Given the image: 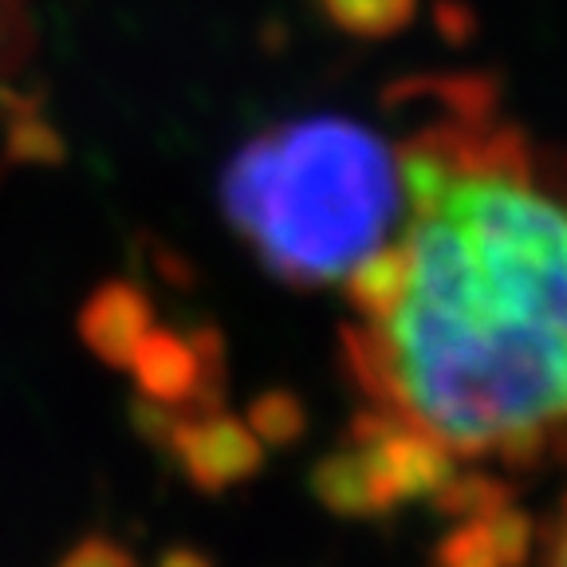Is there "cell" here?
Masks as SVG:
<instances>
[{
	"instance_id": "obj_1",
	"label": "cell",
	"mask_w": 567,
	"mask_h": 567,
	"mask_svg": "<svg viewBox=\"0 0 567 567\" xmlns=\"http://www.w3.org/2000/svg\"><path fill=\"white\" fill-rule=\"evenodd\" d=\"M399 158L351 118H303L248 138L221 174V209L288 288H323L386 240Z\"/></svg>"
},
{
	"instance_id": "obj_2",
	"label": "cell",
	"mask_w": 567,
	"mask_h": 567,
	"mask_svg": "<svg viewBox=\"0 0 567 567\" xmlns=\"http://www.w3.org/2000/svg\"><path fill=\"white\" fill-rule=\"evenodd\" d=\"M379 336L390 410L450 453L473 457L513 430L567 422V343L548 331L485 308L442 311L406 296Z\"/></svg>"
},
{
	"instance_id": "obj_3",
	"label": "cell",
	"mask_w": 567,
	"mask_h": 567,
	"mask_svg": "<svg viewBox=\"0 0 567 567\" xmlns=\"http://www.w3.org/2000/svg\"><path fill=\"white\" fill-rule=\"evenodd\" d=\"M367 488L379 516L394 513L402 501H430L453 477V453L422 425L399 422L382 442L359 450Z\"/></svg>"
},
{
	"instance_id": "obj_4",
	"label": "cell",
	"mask_w": 567,
	"mask_h": 567,
	"mask_svg": "<svg viewBox=\"0 0 567 567\" xmlns=\"http://www.w3.org/2000/svg\"><path fill=\"white\" fill-rule=\"evenodd\" d=\"M169 453L182 461V473L202 493H225L240 481L257 477L265 465V445L240 417L225 414H182Z\"/></svg>"
},
{
	"instance_id": "obj_5",
	"label": "cell",
	"mask_w": 567,
	"mask_h": 567,
	"mask_svg": "<svg viewBox=\"0 0 567 567\" xmlns=\"http://www.w3.org/2000/svg\"><path fill=\"white\" fill-rule=\"evenodd\" d=\"M154 328V303L138 284H103L80 311V336L106 367H131L134 347Z\"/></svg>"
},
{
	"instance_id": "obj_6",
	"label": "cell",
	"mask_w": 567,
	"mask_h": 567,
	"mask_svg": "<svg viewBox=\"0 0 567 567\" xmlns=\"http://www.w3.org/2000/svg\"><path fill=\"white\" fill-rule=\"evenodd\" d=\"M131 371L138 382V394L162 406L186 410L202 386V359L194 343L182 331L151 328L131 354Z\"/></svg>"
},
{
	"instance_id": "obj_7",
	"label": "cell",
	"mask_w": 567,
	"mask_h": 567,
	"mask_svg": "<svg viewBox=\"0 0 567 567\" xmlns=\"http://www.w3.org/2000/svg\"><path fill=\"white\" fill-rule=\"evenodd\" d=\"M347 303H351L367 323L382 328L394 311L406 303L410 296V248L402 245H379L374 252H367L351 272L343 276Z\"/></svg>"
},
{
	"instance_id": "obj_8",
	"label": "cell",
	"mask_w": 567,
	"mask_h": 567,
	"mask_svg": "<svg viewBox=\"0 0 567 567\" xmlns=\"http://www.w3.org/2000/svg\"><path fill=\"white\" fill-rule=\"evenodd\" d=\"M311 493L323 508H331L336 516H351V520H374L379 508L371 501L367 488L363 457L359 450L328 453L323 461H316L311 470Z\"/></svg>"
},
{
	"instance_id": "obj_9",
	"label": "cell",
	"mask_w": 567,
	"mask_h": 567,
	"mask_svg": "<svg viewBox=\"0 0 567 567\" xmlns=\"http://www.w3.org/2000/svg\"><path fill=\"white\" fill-rule=\"evenodd\" d=\"M328 24L359 40H386L414 20L417 0H316Z\"/></svg>"
},
{
	"instance_id": "obj_10",
	"label": "cell",
	"mask_w": 567,
	"mask_h": 567,
	"mask_svg": "<svg viewBox=\"0 0 567 567\" xmlns=\"http://www.w3.org/2000/svg\"><path fill=\"white\" fill-rule=\"evenodd\" d=\"M434 513L453 516V520H493L501 508L513 505V488L488 473H453L434 496Z\"/></svg>"
},
{
	"instance_id": "obj_11",
	"label": "cell",
	"mask_w": 567,
	"mask_h": 567,
	"mask_svg": "<svg viewBox=\"0 0 567 567\" xmlns=\"http://www.w3.org/2000/svg\"><path fill=\"white\" fill-rule=\"evenodd\" d=\"M245 425L257 434L260 445H276V450H288L303 437L308 430V410L296 399L292 390H265L260 399L248 402Z\"/></svg>"
},
{
	"instance_id": "obj_12",
	"label": "cell",
	"mask_w": 567,
	"mask_h": 567,
	"mask_svg": "<svg viewBox=\"0 0 567 567\" xmlns=\"http://www.w3.org/2000/svg\"><path fill=\"white\" fill-rule=\"evenodd\" d=\"M28 52H32L28 0H0V95H9V83L24 68Z\"/></svg>"
},
{
	"instance_id": "obj_13",
	"label": "cell",
	"mask_w": 567,
	"mask_h": 567,
	"mask_svg": "<svg viewBox=\"0 0 567 567\" xmlns=\"http://www.w3.org/2000/svg\"><path fill=\"white\" fill-rule=\"evenodd\" d=\"M437 567H501L488 536V520H461L434 548Z\"/></svg>"
},
{
	"instance_id": "obj_14",
	"label": "cell",
	"mask_w": 567,
	"mask_h": 567,
	"mask_svg": "<svg viewBox=\"0 0 567 567\" xmlns=\"http://www.w3.org/2000/svg\"><path fill=\"white\" fill-rule=\"evenodd\" d=\"M488 536H493L501 567H524L532 556V540H536V524L524 508L508 505L488 520Z\"/></svg>"
},
{
	"instance_id": "obj_15",
	"label": "cell",
	"mask_w": 567,
	"mask_h": 567,
	"mask_svg": "<svg viewBox=\"0 0 567 567\" xmlns=\"http://www.w3.org/2000/svg\"><path fill=\"white\" fill-rule=\"evenodd\" d=\"M548 450H551V430H544V425H532V430H513V434H505L501 442L493 445L496 457L505 461L508 470H516V473L536 470Z\"/></svg>"
},
{
	"instance_id": "obj_16",
	"label": "cell",
	"mask_w": 567,
	"mask_h": 567,
	"mask_svg": "<svg viewBox=\"0 0 567 567\" xmlns=\"http://www.w3.org/2000/svg\"><path fill=\"white\" fill-rule=\"evenodd\" d=\"M177 422H182V410L162 406V402L142 399V394L131 402V425H134V434H138L142 442L158 445V450H169V437H174Z\"/></svg>"
},
{
	"instance_id": "obj_17",
	"label": "cell",
	"mask_w": 567,
	"mask_h": 567,
	"mask_svg": "<svg viewBox=\"0 0 567 567\" xmlns=\"http://www.w3.org/2000/svg\"><path fill=\"white\" fill-rule=\"evenodd\" d=\"M60 567H134V556L111 536H87L60 559Z\"/></svg>"
},
{
	"instance_id": "obj_18",
	"label": "cell",
	"mask_w": 567,
	"mask_h": 567,
	"mask_svg": "<svg viewBox=\"0 0 567 567\" xmlns=\"http://www.w3.org/2000/svg\"><path fill=\"white\" fill-rule=\"evenodd\" d=\"M399 422H402V417L390 414V410L367 406V410H359V414L351 417V425H347V442H351V450H367V445L382 442V437H386Z\"/></svg>"
},
{
	"instance_id": "obj_19",
	"label": "cell",
	"mask_w": 567,
	"mask_h": 567,
	"mask_svg": "<svg viewBox=\"0 0 567 567\" xmlns=\"http://www.w3.org/2000/svg\"><path fill=\"white\" fill-rule=\"evenodd\" d=\"M158 567H213V559L197 548H169L158 556Z\"/></svg>"
},
{
	"instance_id": "obj_20",
	"label": "cell",
	"mask_w": 567,
	"mask_h": 567,
	"mask_svg": "<svg viewBox=\"0 0 567 567\" xmlns=\"http://www.w3.org/2000/svg\"><path fill=\"white\" fill-rule=\"evenodd\" d=\"M556 567H567V532L556 540Z\"/></svg>"
},
{
	"instance_id": "obj_21",
	"label": "cell",
	"mask_w": 567,
	"mask_h": 567,
	"mask_svg": "<svg viewBox=\"0 0 567 567\" xmlns=\"http://www.w3.org/2000/svg\"><path fill=\"white\" fill-rule=\"evenodd\" d=\"M564 513H567V501H564Z\"/></svg>"
}]
</instances>
